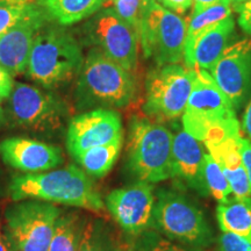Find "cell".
I'll return each mask as SVG.
<instances>
[{
    "mask_svg": "<svg viewBox=\"0 0 251 251\" xmlns=\"http://www.w3.org/2000/svg\"><path fill=\"white\" fill-rule=\"evenodd\" d=\"M62 209L54 203L27 199L6 207L4 221L14 251H48Z\"/></svg>",
    "mask_w": 251,
    "mask_h": 251,
    "instance_id": "9",
    "label": "cell"
},
{
    "mask_svg": "<svg viewBox=\"0 0 251 251\" xmlns=\"http://www.w3.org/2000/svg\"><path fill=\"white\" fill-rule=\"evenodd\" d=\"M172 131L161 122L134 117L129 122L126 165L140 181L161 183L172 175Z\"/></svg>",
    "mask_w": 251,
    "mask_h": 251,
    "instance_id": "5",
    "label": "cell"
},
{
    "mask_svg": "<svg viewBox=\"0 0 251 251\" xmlns=\"http://www.w3.org/2000/svg\"><path fill=\"white\" fill-rule=\"evenodd\" d=\"M122 141L94 147L74 157L75 161L80 165L81 170L85 171L90 177L102 178L112 170L122 148Z\"/></svg>",
    "mask_w": 251,
    "mask_h": 251,
    "instance_id": "24",
    "label": "cell"
},
{
    "mask_svg": "<svg viewBox=\"0 0 251 251\" xmlns=\"http://www.w3.org/2000/svg\"><path fill=\"white\" fill-rule=\"evenodd\" d=\"M240 151H241V157H242L244 169H246L247 171L248 179H249V183L251 186V140L246 139V137H241Z\"/></svg>",
    "mask_w": 251,
    "mask_h": 251,
    "instance_id": "32",
    "label": "cell"
},
{
    "mask_svg": "<svg viewBox=\"0 0 251 251\" xmlns=\"http://www.w3.org/2000/svg\"><path fill=\"white\" fill-rule=\"evenodd\" d=\"M0 157L9 168L25 174L52 170L64 161L59 147L21 136L8 137L0 142Z\"/></svg>",
    "mask_w": 251,
    "mask_h": 251,
    "instance_id": "15",
    "label": "cell"
},
{
    "mask_svg": "<svg viewBox=\"0 0 251 251\" xmlns=\"http://www.w3.org/2000/svg\"><path fill=\"white\" fill-rule=\"evenodd\" d=\"M209 74L238 111L251 94V37L231 42Z\"/></svg>",
    "mask_w": 251,
    "mask_h": 251,
    "instance_id": "12",
    "label": "cell"
},
{
    "mask_svg": "<svg viewBox=\"0 0 251 251\" xmlns=\"http://www.w3.org/2000/svg\"><path fill=\"white\" fill-rule=\"evenodd\" d=\"M136 251H190L183 244L169 240L159 231L146 230L139 235Z\"/></svg>",
    "mask_w": 251,
    "mask_h": 251,
    "instance_id": "29",
    "label": "cell"
},
{
    "mask_svg": "<svg viewBox=\"0 0 251 251\" xmlns=\"http://www.w3.org/2000/svg\"><path fill=\"white\" fill-rule=\"evenodd\" d=\"M37 4L57 25L70 26L96 14L105 0H39Z\"/></svg>",
    "mask_w": 251,
    "mask_h": 251,
    "instance_id": "21",
    "label": "cell"
},
{
    "mask_svg": "<svg viewBox=\"0 0 251 251\" xmlns=\"http://www.w3.org/2000/svg\"><path fill=\"white\" fill-rule=\"evenodd\" d=\"M124 139L122 120L114 109L96 108L72 118L67 130V147L72 157L94 147Z\"/></svg>",
    "mask_w": 251,
    "mask_h": 251,
    "instance_id": "14",
    "label": "cell"
},
{
    "mask_svg": "<svg viewBox=\"0 0 251 251\" xmlns=\"http://www.w3.org/2000/svg\"><path fill=\"white\" fill-rule=\"evenodd\" d=\"M8 194L12 201L34 199L91 212L106 208L90 176L72 164L39 174L14 176L8 184Z\"/></svg>",
    "mask_w": 251,
    "mask_h": 251,
    "instance_id": "1",
    "label": "cell"
},
{
    "mask_svg": "<svg viewBox=\"0 0 251 251\" xmlns=\"http://www.w3.org/2000/svg\"><path fill=\"white\" fill-rule=\"evenodd\" d=\"M69 114L65 102L39 87L17 83L8 98V118L14 126L35 134L62 129Z\"/></svg>",
    "mask_w": 251,
    "mask_h": 251,
    "instance_id": "10",
    "label": "cell"
},
{
    "mask_svg": "<svg viewBox=\"0 0 251 251\" xmlns=\"http://www.w3.org/2000/svg\"><path fill=\"white\" fill-rule=\"evenodd\" d=\"M84 33L94 48L99 49L125 70H135L140 36L111 7L99 9L84 25Z\"/></svg>",
    "mask_w": 251,
    "mask_h": 251,
    "instance_id": "11",
    "label": "cell"
},
{
    "mask_svg": "<svg viewBox=\"0 0 251 251\" xmlns=\"http://www.w3.org/2000/svg\"><path fill=\"white\" fill-rule=\"evenodd\" d=\"M77 251H115L111 228L101 219H87Z\"/></svg>",
    "mask_w": 251,
    "mask_h": 251,
    "instance_id": "25",
    "label": "cell"
},
{
    "mask_svg": "<svg viewBox=\"0 0 251 251\" xmlns=\"http://www.w3.org/2000/svg\"><path fill=\"white\" fill-rule=\"evenodd\" d=\"M46 14L39 4L13 6L0 4V35L21 21Z\"/></svg>",
    "mask_w": 251,
    "mask_h": 251,
    "instance_id": "27",
    "label": "cell"
},
{
    "mask_svg": "<svg viewBox=\"0 0 251 251\" xmlns=\"http://www.w3.org/2000/svg\"><path fill=\"white\" fill-rule=\"evenodd\" d=\"M235 33L233 17L226 18L207 29L197 40L193 49V68L211 70L230 45Z\"/></svg>",
    "mask_w": 251,
    "mask_h": 251,
    "instance_id": "19",
    "label": "cell"
},
{
    "mask_svg": "<svg viewBox=\"0 0 251 251\" xmlns=\"http://www.w3.org/2000/svg\"><path fill=\"white\" fill-rule=\"evenodd\" d=\"M187 23L174 12L150 0L143 7L140 45L146 58L156 67L178 64L184 58Z\"/></svg>",
    "mask_w": 251,
    "mask_h": 251,
    "instance_id": "7",
    "label": "cell"
},
{
    "mask_svg": "<svg viewBox=\"0 0 251 251\" xmlns=\"http://www.w3.org/2000/svg\"><path fill=\"white\" fill-rule=\"evenodd\" d=\"M172 136V175L179 178L187 187L206 196L202 183V165L205 161V146L190 135L184 128L176 127Z\"/></svg>",
    "mask_w": 251,
    "mask_h": 251,
    "instance_id": "16",
    "label": "cell"
},
{
    "mask_svg": "<svg viewBox=\"0 0 251 251\" xmlns=\"http://www.w3.org/2000/svg\"><path fill=\"white\" fill-rule=\"evenodd\" d=\"M230 1H222L219 4L209 6L201 12L191 13L187 23V34L185 41L184 59L187 68H193V49L197 40L207 29L214 26L226 18L231 17Z\"/></svg>",
    "mask_w": 251,
    "mask_h": 251,
    "instance_id": "20",
    "label": "cell"
},
{
    "mask_svg": "<svg viewBox=\"0 0 251 251\" xmlns=\"http://www.w3.org/2000/svg\"><path fill=\"white\" fill-rule=\"evenodd\" d=\"M47 19V14L27 19L0 35V64L13 76L27 69L34 39Z\"/></svg>",
    "mask_w": 251,
    "mask_h": 251,
    "instance_id": "17",
    "label": "cell"
},
{
    "mask_svg": "<svg viewBox=\"0 0 251 251\" xmlns=\"http://www.w3.org/2000/svg\"><path fill=\"white\" fill-rule=\"evenodd\" d=\"M107 1L109 5L107 7H111L119 18L134 28L140 36L143 13L142 0H107Z\"/></svg>",
    "mask_w": 251,
    "mask_h": 251,
    "instance_id": "28",
    "label": "cell"
},
{
    "mask_svg": "<svg viewBox=\"0 0 251 251\" xmlns=\"http://www.w3.org/2000/svg\"><path fill=\"white\" fill-rule=\"evenodd\" d=\"M78 41L61 25L37 30L28 61V76L45 89H56L78 77L84 63Z\"/></svg>",
    "mask_w": 251,
    "mask_h": 251,
    "instance_id": "3",
    "label": "cell"
},
{
    "mask_svg": "<svg viewBox=\"0 0 251 251\" xmlns=\"http://www.w3.org/2000/svg\"><path fill=\"white\" fill-rule=\"evenodd\" d=\"M222 1H230L231 4V0H192V4H193L192 13L201 12L202 9L209 7V6L219 4V2H222Z\"/></svg>",
    "mask_w": 251,
    "mask_h": 251,
    "instance_id": "37",
    "label": "cell"
},
{
    "mask_svg": "<svg viewBox=\"0 0 251 251\" xmlns=\"http://www.w3.org/2000/svg\"><path fill=\"white\" fill-rule=\"evenodd\" d=\"M216 220L221 231L231 233L251 244V205L233 199L216 207Z\"/></svg>",
    "mask_w": 251,
    "mask_h": 251,
    "instance_id": "22",
    "label": "cell"
},
{
    "mask_svg": "<svg viewBox=\"0 0 251 251\" xmlns=\"http://www.w3.org/2000/svg\"><path fill=\"white\" fill-rule=\"evenodd\" d=\"M219 251H251V244L231 233L221 231L219 240Z\"/></svg>",
    "mask_w": 251,
    "mask_h": 251,
    "instance_id": "30",
    "label": "cell"
},
{
    "mask_svg": "<svg viewBox=\"0 0 251 251\" xmlns=\"http://www.w3.org/2000/svg\"><path fill=\"white\" fill-rule=\"evenodd\" d=\"M169 11L174 12L176 14H184L192 6V0H158Z\"/></svg>",
    "mask_w": 251,
    "mask_h": 251,
    "instance_id": "33",
    "label": "cell"
},
{
    "mask_svg": "<svg viewBox=\"0 0 251 251\" xmlns=\"http://www.w3.org/2000/svg\"><path fill=\"white\" fill-rule=\"evenodd\" d=\"M202 183L206 196H211L219 203H226L230 200L231 188L221 166L214 158L206 153L202 165Z\"/></svg>",
    "mask_w": 251,
    "mask_h": 251,
    "instance_id": "26",
    "label": "cell"
},
{
    "mask_svg": "<svg viewBox=\"0 0 251 251\" xmlns=\"http://www.w3.org/2000/svg\"><path fill=\"white\" fill-rule=\"evenodd\" d=\"M241 137H230L224 142L207 146L206 149L221 166L231 188L234 199L251 205V186L240 151Z\"/></svg>",
    "mask_w": 251,
    "mask_h": 251,
    "instance_id": "18",
    "label": "cell"
},
{
    "mask_svg": "<svg viewBox=\"0 0 251 251\" xmlns=\"http://www.w3.org/2000/svg\"><path fill=\"white\" fill-rule=\"evenodd\" d=\"M0 251H14L6 229L4 215L0 214Z\"/></svg>",
    "mask_w": 251,
    "mask_h": 251,
    "instance_id": "35",
    "label": "cell"
},
{
    "mask_svg": "<svg viewBox=\"0 0 251 251\" xmlns=\"http://www.w3.org/2000/svg\"><path fill=\"white\" fill-rule=\"evenodd\" d=\"M251 0H231V8L235 12H240L244 5H247L248 2H250Z\"/></svg>",
    "mask_w": 251,
    "mask_h": 251,
    "instance_id": "39",
    "label": "cell"
},
{
    "mask_svg": "<svg viewBox=\"0 0 251 251\" xmlns=\"http://www.w3.org/2000/svg\"><path fill=\"white\" fill-rule=\"evenodd\" d=\"M137 84L125 70L99 49L90 50L77 77L78 108H122L136 98Z\"/></svg>",
    "mask_w": 251,
    "mask_h": 251,
    "instance_id": "4",
    "label": "cell"
},
{
    "mask_svg": "<svg viewBox=\"0 0 251 251\" xmlns=\"http://www.w3.org/2000/svg\"><path fill=\"white\" fill-rule=\"evenodd\" d=\"M194 78L196 69L180 64L151 69L146 78L144 113L161 124L180 118L186 108Z\"/></svg>",
    "mask_w": 251,
    "mask_h": 251,
    "instance_id": "8",
    "label": "cell"
},
{
    "mask_svg": "<svg viewBox=\"0 0 251 251\" xmlns=\"http://www.w3.org/2000/svg\"><path fill=\"white\" fill-rule=\"evenodd\" d=\"M241 128H242L243 133L248 136V139L251 140V99L248 102L246 111H244Z\"/></svg>",
    "mask_w": 251,
    "mask_h": 251,
    "instance_id": "36",
    "label": "cell"
},
{
    "mask_svg": "<svg viewBox=\"0 0 251 251\" xmlns=\"http://www.w3.org/2000/svg\"><path fill=\"white\" fill-rule=\"evenodd\" d=\"M39 0H0V4L13 5V6H25L36 4Z\"/></svg>",
    "mask_w": 251,
    "mask_h": 251,
    "instance_id": "38",
    "label": "cell"
},
{
    "mask_svg": "<svg viewBox=\"0 0 251 251\" xmlns=\"http://www.w3.org/2000/svg\"><path fill=\"white\" fill-rule=\"evenodd\" d=\"M155 201L152 184L137 180L130 186L112 191L105 205L126 233L141 235L152 226Z\"/></svg>",
    "mask_w": 251,
    "mask_h": 251,
    "instance_id": "13",
    "label": "cell"
},
{
    "mask_svg": "<svg viewBox=\"0 0 251 251\" xmlns=\"http://www.w3.org/2000/svg\"><path fill=\"white\" fill-rule=\"evenodd\" d=\"M196 69V78L186 108L181 115L185 131L203 146L240 137L241 124L230 101L220 90L208 71Z\"/></svg>",
    "mask_w": 251,
    "mask_h": 251,
    "instance_id": "2",
    "label": "cell"
},
{
    "mask_svg": "<svg viewBox=\"0 0 251 251\" xmlns=\"http://www.w3.org/2000/svg\"><path fill=\"white\" fill-rule=\"evenodd\" d=\"M13 75L0 64V101L8 99L14 89Z\"/></svg>",
    "mask_w": 251,
    "mask_h": 251,
    "instance_id": "31",
    "label": "cell"
},
{
    "mask_svg": "<svg viewBox=\"0 0 251 251\" xmlns=\"http://www.w3.org/2000/svg\"><path fill=\"white\" fill-rule=\"evenodd\" d=\"M87 218L79 211L62 212L56 222L48 251H77Z\"/></svg>",
    "mask_w": 251,
    "mask_h": 251,
    "instance_id": "23",
    "label": "cell"
},
{
    "mask_svg": "<svg viewBox=\"0 0 251 251\" xmlns=\"http://www.w3.org/2000/svg\"><path fill=\"white\" fill-rule=\"evenodd\" d=\"M238 25L242 29L251 36V1L244 5L238 12Z\"/></svg>",
    "mask_w": 251,
    "mask_h": 251,
    "instance_id": "34",
    "label": "cell"
},
{
    "mask_svg": "<svg viewBox=\"0 0 251 251\" xmlns=\"http://www.w3.org/2000/svg\"><path fill=\"white\" fill-rule=\"evenodd\" d=\"M152 227L169 240L194 249L209 247L214 240L201 209L184 194L165 188L157 192Z\"/></svg>",
    "mask_w": 251,
    "mask_h": 251,
    "instance_id": "6",
    "label": "cell"
},
{
    "mask_svg": "<svg viewBox=\"0 0 251 251\" xmlns=\"http://www.w3.org/2000/svg\"><path fill=\"white\" fill-rule=\"evenodd\" d=\"M5 122H6V114H5L4 108H2L1 106V101H0V129H1L2 126L5 125Z\"/></svg>",
    "mask_w": 251,
    "mask_h": 251,
    "instance_id": "40",
    "label": "cell"
},
{
    "mask_svg": "<svg viewBox=\"0 0 251 251\" xmlns=\"http://www.w3.org/2000/svg\"><path fill=\"white\" fill-rule=\"evenodd\" d=\"M149 1H150V0H142V5H143V7H146L147 4H148Z\"/></svg>",
    "mask_w": 251,
    "mask_h": 251,
    "instance_id": "41",
    "label": "cell"
}]
</instances>
